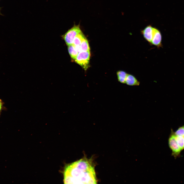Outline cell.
Here are the masks:
<instances>
[{
    "label": "cell",
    "instance_id": "13",
    "mask_svg": "<svg viewBox=\"0 0 184 184\" xmlns=\"http://www.w3.org/2000/svg\"><path fill=\"white\" fill-rule=\"evenodd\" d=\"M174 133L176 135L184 136V125L179 127Z\"/></svg>",
    "mask_w": 184,
    "mask_h": 184
},
{
    "label": "cell",
    "instance_id": "5",
    "mask_svg": "<svg viewBox=\"0 0 184 184\" xmlns=\"http://www.w3.org/2000/svg\"><path fill=\"white\" fill-rule=\"evenodd\" d=\"M162 36L161 32L157 28H153V35L151 44L159 48L162 47Z\"/></svg>",
    "mask_w": 184,
    "mask_h": 184
},
{
    "label": "cell",
    "instance_id": "8",
    "mask_svg": "<svg viewBox=\"0 0 184 184\" xmlns=\"http://www.w3.org/2000/svg\"><path fill=\"white\" fill-rule=\"evenodd\" d=\"M125 71L119 70L117 72V75L118 81L122 84H125V81L128 75Z\"/></svg>",
    "mask_w": 184,
    "mask_h": 184
},
{
    "label": "cell",
    "instance_id": "3",
    "mask_svg": "<svg viewBox=\"0 0 184 184\" xmlns=\"http://www.w3.org/2000/svg\"><path fill=\"white\" fill-rule=\"evenodd\" d=\"M79 25L74 26L69 29L62 37L67 45L72 44L74 39L77 35L82 32Z\"/></svg>",
    "mask_w": 184,
    "mask_h": 184
},
{
    "label": "cell",
    "instance_id": "10",
    "mask_svg": "<svg viewBox=\"0 0 184 184\" xmlns=\"http://www.w3.org/2000/svg\"><path fill=\"white\" fill-rule=\"evenodd\" d=\"M86 38L82 32L79 33L75 37L73 44L74 46L79 45Z\"/></svg>",
    "mask_w": 184,
    "mask_h": 184
},
{
    "label": "cell",
    "instance_id": "2",
    "mask_svg": "<svg viewBox=\"0 0 184 184\" xmlns=\"http://www.w3.org/2000/svg\"><path fill=\"white\" fill-rule=\"evenodd\" d=\"M169 148L171 151V155L175 159L180 157L182 151L178 145L176 140L174 131L172 129L168 140Z\"/></svg>",
    "mask_w": 184,
    "mask_h": 184
},
{
    "label": "cell",
    "instance_id": "6",
    "mask_svg": "<svg viewBox=\"0 0 184 184\" xmlns=\"http://www.w3.org/2000/svg\"><path fill=\"white\" fill-rule=\"evenodd\" d=\"M153 28L149 25L141 31V33L144 39L150 44L153 37Z\"/></svg>",
    "mask_w": 184,
    "mask_h": 184
},
{
    "label": "cell",
    "instance_id": "14",
    "mask_svg": "<svg viewBox=\"0 0 184 184\" xmlns=\"http://www.w3.org/2000/svg\"><path fill=\"white\" fill-rule=\"evenodd\" d=\"M3 103L2 101L0 99V113L2 111L3 107Z\"/></svg>",
    "mask_w": 184,
    "mask_h": 184
},
{
    "label": "cell",
    "instance_id": "11",
    "mask_svg": "<svg viewBox=\"0 0 184 184\" xmlns=\"http://www.w3.org/2000/svg\"><path fill=\"white\" fill-rule=\"evenodd\" d=\"M175 136L176 142L182 151L184 149V136L176 135Z\"/></svg>",
    "mask_w": 184,
    "mask_h": 184
},
{
    "label": "cell",
    "instance_id": "15",
    "mask_svg": "<svg viewBox=\"0 0 184 184\" xmlns=\"http://www.w3.org/2000/svg\"><path fill=\"white\" fill-rule=\"evenodd\" d=\"M0 10H1V8H0Z\"/></svg>",
    "mask_w": 184,
    "mask_h": 184
},
{
    "label": "cell",
    "instance_id": "1",
    "mask_svg": "<svg viewBox=\"0 0 184 184\" xmlns=\"http://www.w3.org/2000/svg\"><path fill=\"white\" fill-rule=\"evenodd\" d=\"M65 184H96L95 167L90 159L83 158L66 166L64 172Z\"/></svg>",
    "mask_w": 184,
    "mask_h": 184
},
{
    "label": "cell",
    "instance_id": "12",
    "mask_svg": "<svg viewBox=\"0 0 184 184\" xmlns=\"http://www.w3.org/2000/svg\"><path fill=\"white\" fill-rule=\"evenodd\" d=\"M81 51H90V48L88 41L86 38L82 41L80 45Z\"/></svg>",
    "mask_w": 184,
    "mask_h": 184
},
{
    "label": "cell",
    "instance_id": "7",
    "mask_svg": "<svg viewBox=\"0 0 184 184\" xmlns=\"http://www.w3.org/2000/svg\"><path fill=\"white\" fill-rule=\"evenodd\" d=\"M125 84L130 86H138L140 85V82L134 75L128 74Z\"/></svg>",
    "mask_w": 184,
    "mask_h": 184
},
{
    "label": "cell",
    "instance_id": "9",
    "mask_svg": "<svg viewBox=\"0 0 184 184\" xmlns=\"http://www.w3.org/2000/svg\"><path fill=\"white\" fill-rule=\"evenodd\" d=\"M68 50L71 57L75 60L79 53L75 46L73 44L68 45Z\"/></svg>",
    "mask_w": 184,
    "mask_h": 184
},
{
    "label": "cell",
    "instance_id": "4",
    "mask_svg": "<svg viewBox=\"0 0 184 184\" xmlns=\"http://www.w3.org/2000/svg\"><path fill=\"white\" fill-rule=\"evenodd\" d=\"M90 56V51H80L78 53L75 61L76 63L86 70L89 66Z\"/></svg>",
    "mask_w": 184,
    "mask_h": 184
}]
</instances>
